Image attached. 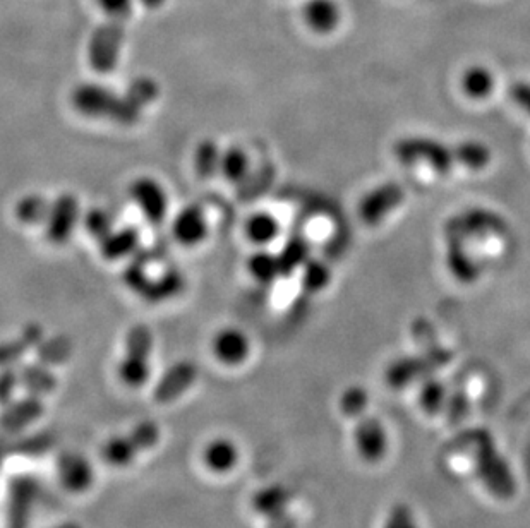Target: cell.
I'll use <instances>...</instances> for the list:
<instances>
[{
  "label": "cell",
  "mask_w": 530,
  "mask_h": 528,
  "mask_svg": "<svg viewBox=\"0 0 530 528\" xmlns=\"http://www.w3.org/2000/svg\"><path fill=\"white\" fill-rule=\"evenodd\" d=\"M73 103L79 114L93 119H109L119 126H134L143 112V108L126 95H117L100 84L78 86L73 93Z\"/></svg>",
  "instance_id": "1"
},
{
  "label": "cell",
  "mask_w": 530,
  "mask_h": 528,
  "mask_svg": "<svg viewBox=\"0 0 530 528\" xmlns=\"http://www.w3.org/2000/svg\"><path fill=\"white\" fill-rule=\"evenodd\" d=\"M126 40V21L107 18L93 31L88 45V59L98 74H110L119 64L122 45Z\"/></svg>",
  "instance_id": "2"
},
{
  "label": "cell",
  "mask_w": 530,
  "mask_h": 528,
  "mask_svg": "<svg viewBox=\"0 0 530 528\" xmlns=\"http://www.w3.org/2000/svg\"><path fill=\"white\" fill-rule=\"evenodd\" d=\"M153 335L148 326H134L126 336V354L119 364V378L129 388H139L150 376Z\"/></svg>",
  "instance_id": "3"
},
{
  "label": "cell",
  "mask_w": 530,
  "mask_h": 528,
  "mask_svg": "<svg viewBox=\"0 0 530 528\" xmlns=\"http://www.w3.org/2000/svg\"><path fill=\"white\" fill-rule=\"evenodd\" d=\"M160 441V427L153 420H145L126 436H117L105 443L102 448L103 462L112 467H126L134 458L157 446Z\"/></svg>",
  "instance_id": "4"
},
{
  "label": "cell",
  "mask_w": 530,
  "mask_h": 528,
  "mask_svg": "<svg viewBox=\"0 0 530 528\" xmlns=\"http://www.w3.org/2000/svg\"><path fill=\"white\" fill-rule=\"evenodd\" d=\"M476 443L477 474L489 487V491L494 492L500 498H510L515 492V480L508 468V463L501 458L500 451L496 450L488 434L479 432V439Z\"/></svg>",
  "instance_id": "5"
},
{
  "label": "cell",
  "mask_w": 530,
  "mask_h": 528,
  "mask_svg": "<svg viewBox=\"0 0 530 528\" xmlns=\"http://www.w3.org/2000/svg\"><path fill=\"white\" fill-rule=\"evenodd\" d=\"M395 156L402 162H424L438 174H446L457 162L455 150L431 138H407L395 146Z\"/></svg>",
  "instance_id": "6"
},
{
  "label": "cell",
  "mask_w": 530,
  "mask_h": 528,
  "mask_svg": "<svg viewBox=\"0 0 530 528\" xmlns=\"http://www.w3.org/2000/svg\"><path fill=\"white\" fill-rule=\"evenodd\" d=\"M129 194L134 203L138 204L139 210L148 222L158 225L165 220L167 210H169V199L157 180L150 179V177L134 180Z\"/></svg>",
  "instance_id": "7"
},
{
  "label": "cell",
  "mask_w": 530,
  "mask_h": 528,
  "mask_svg": "<svg viewBox=\"0 0 530 528\" xmlns=\"http://www.w3.org/2000/svg\"><path fill=\"white\" fill-rule=\"evenodd\" d=\"M79 203L73 194H61L50 204L47 216V239L54 244H64L78 223Z\"/></svg>",
  "instance_id": "8"
},
{
  "label": "cell",
  "mask_w": 530,
  "mask_h": 528,
  "mask_svg": "<svg viewBox=\"0 0 530 528\" xmlns=\"http://www.w3.org/2000/svg\"><path fill=\"white\" fill-rule=\"evenodd\" d=\"M354 444L364 462H380L385 458L388 450V434L385 426L374 417L359 420V424L354 429Z\"/></svg>",
  "instance_id": "9"
},
{
  "label": "cell",
  "mask_w": 530,
  "mask_h": 528,
  "mask_svg": "<svg viewBox=\"0 0 530 528\" xmlns=\"http://www.w3.org/2000/svg\"><path fill=\"white\" fill-rule=\"evenodd\" d=\"M196 379H198V366L191 360H182L163 374V378L158 381L157 388L153 391V396L162 405L175 402L193 386Z\"/></svg>",
  "instance_id": "10"
},
{
  "label": "cell",
  "mask_w": 530,
  "mask_h": 528,
  "mask_svg": "<svg viewBox=\"0 0 530 528\" xmlns=\"http://www.w3.org/2000/svg\"><path fill=\"white\" fill-rule=\"evenodd\" d=\"M404 201V191L395 184H386L369 192L362 199L361 216L366 225H378L388 213H392L398 204Z\"/></svg>",
  "instance_id": "11"
},
{
  "label": "cell",
  "mask_w": 530,
  "mask_h": 528,
  "mask_svg": "<svg viewBox=\"0 0 530 528\" xmlns=\"http://www.w3.org/2000/svg\"><path fill=\"white\" fill-rule=\"evenodd\" d=\"M213 354L225 366H239L249 355L251 345L247 336L242 331L235 330V328H225V330L218 331L215 338H213Z\"/></svg>",
  "instance_id": "12"
},
{
  "label": "cell",
  "mask_w": 530,
  "mask_h": 528,
  "mask_svg": "<svg viewBox=\"0 0 530 528\" xmlns=\"http://www.w3.org/2000/svg\"><path fill=\"white\" fill-rule=\"evenodd\" d=\"M206 232H208V223L205 211L199 206H187L175 216L172 223V234L182 246H196L201 240H205Z\"/></svg>",
  "instance_id": "13"
},
{
  "label": "cell",
  "mask_w": 530,
  "mask_h": 528,
  "mask_svg": "<svg viewBox=\"0 0 530 528\" xmlns=\"http://www.w3.org/2000/svg\"><path fill=\"white\" fill-rule=\"evenodd\" d=\"M302 14L311 31L320 35L337 30L342 21V7L337 0H308Z\"/></svg>",
  "instance_id": "14"
},
{
  "label": "cell",
  "mask_w": 530,
  "mask_h": 528,
  "mask_svg": "<svg viewBox=\"0 0 530 528\" xmlns=\"http://www.w3.org/2000/svg\"><path fill=\"white\" fill-rule=\"evenodd\" d=\"M59 477L62 486L73 492H83L93 484V470L85 456L64 453L59 458Z\"/></svg>",
  "instance_id": "15"
},
{
  "label": "cell",
  "mask_w": 530,
  "mask_h": 528,
  "mask_svg": "<svg viewBox=\"0 0 530 528\" xmlns=\"http://www.w3.org/2000/svg\"><path fill=\"white\" fill-rule=\"evenodd\" d=\"M43 414V403L40 396L30 395L21 402H16L7 408L2 419H0V426L6 431L14 432L23 429V427L30 426L35 420L40 419Z\"/></svg>",
  "instance_id": "16"
},
{
  "label": "cell",
  "mask_w": 530,
  "mask_h": 528,
  "mask_svg": "<svg viewBox=\"0 0 530 528\" xmlns=\"http://www.w3.org/2000/svg\"><path fill=\"white\" fill-rule=\"evenodd\" d=\"M103 258L110 261L127 258L129 254L138 251L139 230L136 227H124L122 230H112L105 239L100 240Z\"/></svg>",
  "instance_id": "17"
},
{
  "label": "cell",
  "mask_w": 530,
  "mask_h": 528,
  "mask_svg": "<svg viewBox=\"0 0 530 528\" xmlns=\"http://www.w3.org/2000/svg\"><path fill=\"white\" fill-rule=\"evenodd\" d=\"M206 467L215 474H227L239 462V450L230 439H215L203 451Z\"/></svg>",
  "instance_id": "18"
},
{
  "label": "cell",
  "mask_w": 530,
  "mask_h": 528,
  "mask_svg": "<svg viewBox=\"0 0 530 528\" xmlns=\"http://www.w3.org/2000/svg\"><path fill=\"white\" fill-rule=\"evenodd\" d=\"M43 342L42 326L38 324H28L23 335L14 342L2 343L0 345V366L9 367L21 360V357L31 350L38 347Z\"/></svg>",
  "instance_id": "19"
},
{
  "label": "cell",
  "mask_w": 530,
  "mask_h": 528,
  "mask_svg": "<svg viewBox=\"0 0 530 528\" xmlns=\"http://www.w3.org/2000/svg\"><path fill=\"white\" fill-rule=\"evenodd\" d=\"M290 492L284 486H268L256 492L253 498V508L259 515L272 518L280 515L289 508Z\"/></svg>",
  "instance_id": "20"
},
{
  "label": "cell",
  "mask_w": 530,
  "mask_h": 528,
  "mask_svg": "<svg viewBox=\"0 0 530 528\" xmlns=\"http://www.w3.org/2000/svg\"><path fill=\"white\" fill-rule=\"evenodd\" d=\"M19 374V384H23L30 395H49L57 386V379L54 374L47 369L45 364H28L23 367Z\"/></svg>",
  "instance_id": "21"
},
{
  "label": "cell",
  "mask_w": 530,
  "mask_h": 528,
  "mask_svg": "<svg viewBox=\"0 0 530 528\" xmlns=\"http://www.w3.org/2000/svg\"><path fill=\"white\" fill-rule=\"evenodd\" d=\"M460 84H462L465 95L474 100H482L494 90L493 72L484 66L467 67L462 74Z\"/></svg>",
  "instance_id": "22"
},
{
  "label": "cell",
  "mask_w": 530,
  "mask_h": 528,
  "mask_svg": "<svg viewBox=\"0 0 530 528\" xmlns=\"http://www.w3.org/2000/svg\"><path fill=\"white\" fill-rule=\"evenodd\" d=\"M184 288V278L177 270H170L163 273L158 280H150L148 287L143 292V297L150 302H162V300L172 299Z\"/></svg>",
  "instance_id": "23"
},
{
  "label": "cell",
  "mask_w": 530,
  "mask_h": 528,
  "mask_svg": "<svg viewBox=\"0 0 530 528\" xmlns=\"http://www.w3.org/2000/svg\"><path fill=\"white\" fill-rule=\"evenodd\" d=\"M278 232H280L278 220L270 213H254L247 220V237L259 246H265L268 242L277 239Z\"/></svg>",
  "instance_id": "24"
},
{
  "label": "cell",
  "mask_w": 530,
  "mask_h": 528,
  "mask_svg": "<svg viewBox=\"0 0 530 528\" xmlns=\"http://www.w3.org/2000/svg\"><path fill=\"white\" fill-rule=\"evenodd\" d=\"M71 354H73V343L67 336H54L37 347L38 362L45 366H59L62 362H66Z\"/></svg>",
  "instance_id": "25"
},
{
  "label": "cell",
  "mask_w": 530,
  "mask_h": 528,
  "mask_svg": "<svg viewBox=\"0 0 530 528\" xmlns=\"http://www.w3.org/2000/svg\"><path fill=\"white\" fill-rule=\"evenodd\" d=\"M220 172L229 182H244L249 177V156L246 151L237 146L223 151Z\"/></svg>",
  "instance_id": "26"
},
{
  "label": "cell",
  "mask_w": 530,
  "mask_h": 528,
  "mask_svg": "<svg viewBox=\"0 0 530 528\" xmlns=\"http://www.w3.org/2000/svg\"><path fill=\"white\" fill-rule=\"evenodd\" d=\"M50 203L40 194H30L19 201L16 206V216L25 225H40L47 222Z\"/></svg>",
  "instance_id": "27"
},
{
  "label": "cell",
  "mask_w": 530,
  "mask_h": 528,
  "mask_svg": "<svg viewBox=\"0 0 530 528\" xmlns=\"http://www.w3.org/2000/svg\"><path fill=\"white\" fill-rule=\"evenodd\" d=\"M251 275L261 283H272L278 275H282L280 256H273L272 252L259 251L249 259Z\"/></svg>",
  "instance_id": "28"
},
{
  "label": "cell",
  "mask_w": 530,
  "mask_h": 528,
  "mask_svg": "<svg viewBox=\"0 0 530 528\" xmlns=\"http://www.w3.org/2000/svg\"><path fill=\"white\" fill-rule=\"evenodd\" d=\"M453 150H455L457 162L470 170H482L491 162V151L488 150L486 144L467 141V143L457 144Z\"/></svg>",
  "instance_id": "29"
},
{
  "label": "cell",
  "mask_w": 530,
  "mask_h": 528,
  "mask_svg": "<svg viewBox=\"0 0 530 528\" xmlns=\"http://www.w3.org/2000/svg\"><path fill=\"white\" fill-rule=\"evenodd\" d=\"M220 162H222V151L218 148L215 141L206 139L199 144L196 155H194V165H196V172L201 177H213L220 170Z\"/></svg>",
  "instance_id": "30"
},
{
  "label": "cell",
  "mask_w": 530,
  "mask_h": 528,
  "mask_svg": "<svg viewBox=\"0 0 530 528\" xmlns=\"http://www.w3.org/2000/svg\"><path fill=\"white\" fill-rule=\"evenodd\" d=\"M158 84L150 78H138L134 79L133 83L129 84L127 88L126 96L129 100H133L138 107L145 108L146 105L155 102L157 100Z\"/></svg>",
  "instance_id": "31"
},
{
  "label": "cell",
  "mask_w": 530,
  "mask_h": 528,
  "mask_svg": "<svg viewBox=\"0 0 530 528\" xmlns=\"http://www.w3.org/2000/svg\"><path fill=\"white\" fill-rule=\"evenodd\" d=\"M419 374H421V362L416 359H404L390 367L388 381L393 384V388H402L404 384L416 379Z\"/></svg>",
  "instance_id": "32"
},
{
  "label": "cell",
  "mask_w": 530,
  "mask_h": 528,
  "mask_svg": "<svg viewBox=\"0 0 530 528\" xmlns=\"http://www.w3.org/2000/svg\"><path fill=\"white\" fill-rule=\"evenodd\" d=\"M86 228L90 232L91 237L95 239L103 240L107 235L114 230L112 228V216H110L109 211L100 210H91L88 215H86Z\"/></svg>",
  "instance_id": "33"
},
{
  "label": "cell",
  "mask_w": 530,
  "mask_h": 528,
  "mask_svg": "<svg viewBox=\"0 0 530 528\" xmlns=\"http://www.w3.org/2000/svg\"><path fill=\"white\" fill-rule=\"evenodd\" d=\"M366 407H368V393L362 388H350L345 391L340 400V408L347 417L361 415Z\"/></svg>",
  "instance_id": "34"
},
{
  "label": "cell",
  "mask_w": 530,
  "mask_h": 528,
  "mask_svg": "<svg viewBox=\"0 0 530 528\" xmlns=\"http://www.w3.org/2000/svg\"><path fill=\"white\" fill-rule=\"evenodd\" d=\"M419 400H421L422 408L426 412H429V414L440 410L441 405L445 402V388H443V384L438 383V381H429L422 388Z\"/></svg>",
  "instance_id": "35"
},
{
  "label": "cell",
  "mask_w": 530,
  "mask_h": 528,
  "mask_svg": "<svg viewBox=\"0 0 530 528\" xmlns=\"http://www.w3.org/2000/svg\"><path fill=\"white\" fill-rule=\"evenodd\" d=\"M383 528H419L417 527L416 516L410 506L404 503L395 504L386 516L385 527Z\"/></svg>",
  "instance_id": "36"
},
{
  "label": "cell",
  "mask_w": 530,
  "mask_h": 528,
  "mask_svg": "<svg viewBox=\"0 0 530 528\" xmlns=\"http://www.w3.org/2000/svg\"><path fill=\"white\" fill-rule=\"evenodd\" d=\"M308 258V246L304 240H290L289 246L285 247L284 254L280 256V263H282V270L284 273L292 271L296 266L302 264L304 259Z\"/></svg>",
  "instance_id": "37"
},
{
  "label": "cell",
  "mask_w": 530,
  "mask_h": 528,
  "mask_svg": "<svg viewBox=\"0 0 530 528\" xmlns=\"http://www.w3.org/2000/svg\"><path fill=\"white\" fill-rule=\"evenodd\" d=\"M304 287L311 290V292H316L320 288L325 287L328 280H330V271L326 268L325 264L314 263L308 264V268L304 271Z\"/></svg>",
  "instance_id": "38"
},
{
  "label": "cell",
  "mask_w": 530,
  "mask_h": 528,
  "mask_svg": "<svg viewBox=\"0 0 530 528\" xmlns=\"http://www.w3.org/2000/svg\"><path fill=\"white\" fill-rule=\"evenodd\" d=\"M124 280H126L127 287H131L134 292L143 295L148 283H150V278L146 275L145 263L138 261V263L131 264L124 273Z\"/></svg>",
  "instance_id": "39"
},
{
  "label": "cell",
  "mask_w": 530,
  "mask_h": 528,
  "mask_svg": "<svg viewBox=\"0 0 530 528\" xmlns=\"http://www.w3.org/2000/svg\"><path fill=\"white\" fill-rule=\"evenodd\" d=\"M97 4L107 14V18L127 21L133 12L134 0H97Z\"/></svg>",
  "instance_id": "40"
},
{
  "label": "cell",
  "mask_w": 530,
  "mask_h": 528,
  "mask_svg": "<svg viewBox=\"0 0 530 528\" xmlns=\"http://www.w3.org/2000/svg\"><path fill=\"white\" fill-rule=\"evenodd\" d=\"M19 384V374L11 369L0 374V403H7L11 400L16 386Z\"/></svg>",
  "instance_id": "41"
},
{
  "label": "cell",
  "mask_w": 530,
  "mask_h": 528,
  "mask_svg": "<svg viewBox=\"0 0 530 528\" xmlns=\"http://www.w3.org/2000/svg\"><path fill=\"white\" fill-rule=\"evenodd\" d=\"M510 93H512L513 102L517 103L525 114L530 115V83L518 81L513 84Z\"/></svg>",
  "instance_id": "42"
},
{
  "label": "cell",
  "mask_w": 530,
  "mask_h": 528,
  "mask_svg": "<svg viewBox=\"0 0 530 528\" xmlns=\"http://www.w3.org/2000/svg\"><path fill=\"white\" fill-rule=\"evenodd\" d=\"M266 528H297V523L287 511H284L280 515L268 518V527Z\"/></svg>",
  "instance_id": "43"
},
{
  "label": "cell",
  "mask_w": 530,
  "mask_h": 528,
  "mask_svg": "<svg viewBox=\"0 0 530 528\" xmlns=\"http://www.w3.org/2000/svg\"><path fill=\"white\" fill-rule=\"evenodd\" d=\"M143 6L148 7V9H158L165 4V0H139Z\"/></svg>",
  "instance_id": "44"
},
{
  "label": "cell",
  "mask_w": 530,
  "mask_h": 528,
  "mask_svg": "<svg viewBox=\"0 0 530 528\" xmlns=\"http://www.w3.org/2000/svg\"><path fill=\"white\" fill-rule=\"evenodd\" d=\"M55 528H81L79 527L78 523L69 522V523H62V525H59V527Z\"/></svg>",
  "instance_id": "45"
}]
</instances>
